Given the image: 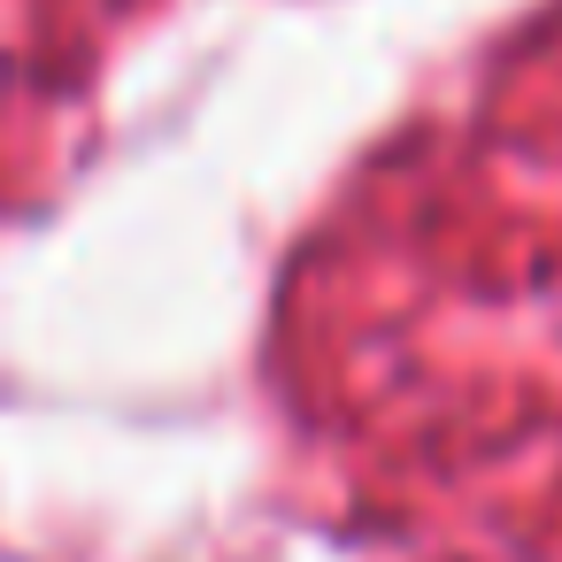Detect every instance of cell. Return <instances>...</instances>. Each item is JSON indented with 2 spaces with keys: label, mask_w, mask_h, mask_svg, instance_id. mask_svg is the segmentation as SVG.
I'll return each instance as SVG.
<instances>
[]
</instances>
